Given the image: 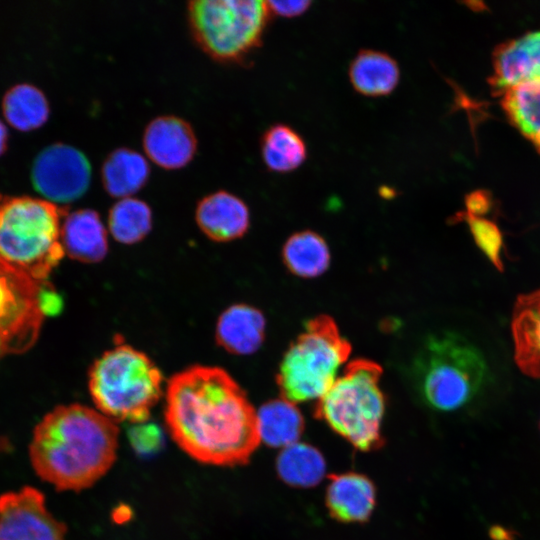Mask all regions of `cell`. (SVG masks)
I'll return each instance as SVG.
<instances>
[{"label": "cell", "instance_id": "ba28073f", "mask_svg": "<svg viewBox=\"0 0 540 540\" xmlns=\"http://www.w3.org/2000/svg\"><path fill=\"white\" fill-rule=\"evenodd\" d=\"M350 351V344L330 317L309 320L280 364L277 383L283 398L295 403L323 397Z\"/></svg>", "mask_w": 540, "mask_h": 540}, {"label": "cell", "instance_id": "cb8c5ba5", "mask_svg": "<svg viewBox=\"0 0 540 540\" xmlns=\"http://www.w3.org/2000/svg\"><path fill=\"white\" fill-rule=\"evenodd\" d=\"M501 95L510 121L540 151V81L517 85Z\"/></svg>", "mask_w": 540, "mask_h": 540}, {"label": "cell", "instance_id": "44dd1931", "mask_svg": "<svg viewBox=\"0 0 540 540\" xmlns=\"http://www.w3.org/2000/svg\"><path fill=\"white\" fill-rule=\"evenodd\" d=\"M265 166L276 173H288L299 168L307 159V146L292 127L277 123L270 126L260 141Z\"/></svg>", "mask_w": 540, "mask_h": 540}, {"label": "cell", "instance_id": "e0dca14e", "mask_svg": "<svg viewBox=\"0 0 540 540\" xmlns=\"http://www.w3.org/2000/svg\"><path fill=\"white\" fill-rule=\"evenodd\" d=\"M375 487L366 476L347 472L333 475L326 491L331 515L343 522L367 520L375 506Z\"/></svg>", "mask_w": 540, "mask_h": 540}, {"label": "cell", "instance_id": "4316f807", "mask_svg": "<svg viewBox=\"0 0 540 540\" xmlns=\"http://www.w3.org/2000/svg\"><path fill=\"white\" fill-rule=\"evenodd\" d=\"M152 227V212L141 199H118L109 210L108 228L115 240L134 244L144 239Z\"/></svg>", "mask_w": 540, "mask_h": 540}, {"label": "cell", "instance_id": "6da1fadb", "mask_svg": "<svg viewBox=\"0 0 540 540\" xmlns=\"http://www.w3.org/2000/svg\"><path fill=\"white\" fill-rule=\"evenodd\" d=\"M165 422L178 447L203 464L243 465L261 442L257 412L219 367L195 365L172 376Z\"/></svg>", "mask_w": 540, "mask_h": 540}, {"label": "cell", "instance_id": "d6986e66", "mask_svg": "<svg viewBox=\"0 0 540 540\" xmlns=\"http://www.w3.org/2000/svg\"><path fill=\"white\" fill-rule=\"evenodd\" d=\"M354 90L364 96L381 97L392 93L400 81V68L389 54L362 49L352 59L348 69Z\"/></svg>", "mask_w": 540, "mask_h": 540}, {"label": "cell", "instance_id": "d4e9b609", "mask_svg": "<svg viewBox=\"0 0 540 540\" xmlns=\"http://www.w3.org/2000/svg\"><path fill=\"white\" fill-rule=\"evenodd\" d=\"M283 259L292 273L311 278L327 269L330 253L321 236L312 231H301L293 234L284 244Z\"/></svg>", "mask_w": 540, "mask_h": 540}, {"label": "cell", "instance_id": "7402d4cb", "mask_svg": "<svg viewBox=\"0 0 540 540\" xmlns=\"http://www.w3.org/2000/svg\"><path fill=\"white\" fill-rule=\"evenodd\" d=\"M257 420L260 440L276 448L296 443L304 426L298 408L285 398L262 405L257 412Z\"/></svg>", "mask_w": 540, "mask_h": 540}, {"label": "cell", "instance_id": "d6a6232c", "mask_svg": "<svg viewBox=\"0 0 540 540\" xmlns=\"http://www.w3.org/2000/svg\"><path fill=\"white\" fill-rule=\"evenodd\" d=\"M539 429H540V421H539Z\"/></svg>", "mask_w": 540, "mask_h": 540}, {"label": "cell", "instance_id": "9c48e42d", "mask_svg": "<svg viewBox=\"0 0 540 540\" xmlns=\"http://www.w3.org/2000/svg\"><path fill=\"white\" fill-rule=\"evenodd\" d=\"M47 285L0 262V356L23 353L35 344L45 316Z\"/></svg>", "mask_w": 540, "mask_h": 540}, {"label": "cell", "instance_id": "83f0119b", "mask_svg": "<svg viewBox=\"0 0 540 540\" xmlns=\"http://www.w3.org/2000/svg\"><path fill=\"white\" fill-rule=\"evenodd\" d=\"M457 222L463 221L467 224L476 246L490 261V263L500 272L504 270L502 260L503 234L498 225L485 217H476L460 212L454 216Z\"/></svg>", "mask_w": 540, "mask_h": 540}, {"label": "cell", "instance_id": "4dcf8cb0", "mask_svg": "<svg viewBox=\"0 0 540 540\" xmlns=\"http://www.w3.org/2000/svg\"><path fill=\"white\" fill-rule=\"evenodd\" d=\"M466 213L476 217H484L492 208L491 195L484 190H476L465 198Z\"/></svg>", "mask_w": 540, "mask_h": 540}, {"label": "cell", "instance_id": "603a6c76", "mask_svg": "<svg viewBox=\"0 0 540 540\" xmlns=\"http://www.w3.org/2000/svg\"><path fill=\"white\" fill-rule=\"evenodd\" d=\"M2 109L5 122L21 131L42 126L50 111L44 93L28 83L11 87L3 98Z\"/></svg>", "mask_w": 540, "mask_h": 540}, {"label": "cell", "instance_id": "484cf974", "mask_svg": "<svg viewBox=\"0 0 540 540\" xmlns=\"http://www.w3.org/2000/svg\"><path fill=\"white\" fill-rule=\"evenodd\" d=\"M276 467L284 482L303 488L318 484L326 471L322 454L316 448L298 442L282 449Z\"/></svg>", "mask_w": 540, "mask_h": 540}, {"label": "cell", "instance_id": "7a4b0ae2", "mask_svg": "<svg viewBox=\"0 0 540 540\" xmlns=\"http://www.w3.org/2000/svg\"><path fill=\"white\" fill-rule=\"evenodd\" d=\"M118 443L117 422L82 404L60 405L35 426L29 459L56 490L79 492L111 469Z\"/></svg>", "mask_w": 540, "mask_h": 540}, {"label": "cell", "instance_id": "f1b7e54d", "mask_svg": "<svg viewBox=\"0 0 540 540\" xmlns=\"http://www.w3.org/2000/svg\"><path fill=\"white\" fill-rule=\"evenodd\" d=\"M130 440L139 452H151L158 447L161 436L158 428L152 424L139 423L130 431Z\"/></svg>", "mask_w": 540, "mask_h": 540}, {"label": "cell", "instance_id": "5bb4252c", "mask_svg": "<svg viewBox=\"0 0 540 540\" xmlns=\"http://www.w3.org/2000/svg\"><path fill=\"white\" fill-rule=\"evenodd\" d=\"M195 219L201 231L218 242L242 237L250 225V213L246 203L235 194L224 190L204 196L197 203Z\"/></svg>", "mask_w": 540, "mask_h": 540}, {"label": "cell", "instance_id": "ffe728a7", "mask_svg": "<svg viewBox=\"0 0 540 540\" xmlns=\"http://www.w3.org/2000/svg\"><path fill=\"white\" fill-rule=\"evenodd\" d=\"M150 166L146 157L136 150L121 147L110 152L101 167V181L112 197H133L147 183Z\"/></svg>", "mask_w": 540, "mask_h": 540}, {"label": "cell", "instance_id": "8992f818", "mask_svg": "<svg viewBox=\"0 0 540 540\" xmlns=\"http://www.w3.org/2000/svg\"><path fill=\"white\" fill-rule=\"evenodd\" d=\"M380 376L378 364L353 361L316 407L318 418L362 451L378 448L383 441L385 399L379 386Z\"/></svg>", "mask_w": 540, "mask_h": 540}, {"label": "cell", "instance_id": "7c38bea8", "mask_svg": "<svg viewBox=\"0 0 540 540\" xmlns=\"http://www.w3.org/2000/svg\"><path fill=\"white\" fill-rule=\"evenodd\" d=\"M146 157L165 170H177L188 165L197 151V138L192 126L174 115L152 119L142 137Z\"/></svg>", "mask_w": 540, "mask_h": 540}, {"label": "cell", "instance_id": "4fadbf2b", "mask_svg": "<svg viewBox=\"0 0 540 540\" xmlns=\"http://www.w3.org/2000/svg\"><path fill=\"white\" fill-rule=\"evenodd\" d=\"M491 85L502 94L517 85L540 81V30L501 44L493 54Z\"/></svg>", "mask_w": 540, "mask_h": 540}, {"label": "cell", "instance_id": "1f68e13d", "mask_svg": "<svg viewBox=\"0 0 540 540\" xmlns=\"http://www.w3.org/2000/svg\"><path fill=\"white\" fill-rule=\"evenodd\" d=\"M8 137L6 122L0 118V154L4 151Z\"/></svg>", "mask_w": 540, "mask_h": 540}, {"label": "cell", "instance_id": "277c9868", "mask_svg": "<svg viewBox=\"0 0 540 540\" xmlns=\"http://www.w3.org/2000/svg\"><path fill=\"white\" fill-rule=\"evenodd\" d=\"M61 213L44 199L14 197L0 201V262L38 283L63 258Z\"/></svg>", "mask_w": 540, "mask_h": 540}, {"label": "cell", "instance_id": "2e32d148", "mask_svg": "<svg viewBox=\"0 0 540 540\" xmlns=\"http://www.w3.org/2000/svg\"><path fill=\"white\" fill-rule=\"evenodd\" d=\"M61 243L64 252L75 260H102L108 251V239L99 214L87 208L67 214L61 223Z\"/></svg>", "mask_w": 540, "mask_h": 540}, {"label": "cell", "instance_id": "ac0fdd59", "mask_svg": "<svg viewBox=\"0 0 540 540\" xmlns=\"http://www.w3.org/2000/svg\"><path fill=\"white\" fill-rule=\"evenodd\" d=\"M215 335L217 343L226 351L238 355L251 354L263 342L264 316L249 305H232L220 315Z\"/></svg>", "mask_w": 540, "mask_h": 540}, {"label": "cell", "instance_id": "f546056e", "mask_svg": "<svg viewBox=\"0 0 540 540\" xmlns=\"http://www.w3.org/2000/svg\"><path fill=\"white\" fill-rule=\"evenodd\" d=\"M311 1H267L270 15L280 17H296L305 13L311 5Z\"/></svg>", "mask_w": 540, "mask_h": 540}, {"label": "cell", "instance_id": "9a60e30c", "mask_svg": "<svg viewBox=\"0 0 540 540\" xmlns=\"http://www.w3.org/2000/svg\"><path fill=\"white\" fill-rule=\"evenodd\" d=\"M511 331L518 368L526 376L540 379V288L517 297Z\"/></svg>", "mask_w": 540, "mask_h": 540}, {"label": "cell", "instance_id": "52a82bcc", "mask_svg": "<svg viewBox=\"0 0 540 540\" xmlns=\"http://www.w3.org/2000/svg\"><path fill=\"white\" fill-rule=\"evenodd\" d=\"M198 47L221 63H241L261 44L271 16L267 1L195 0L187 6Z\"/></svg>", "mask_w": 540, "mask_h": 540}, {"label": "cell", "instance_id": "30bf717a", "mask_svg": "<svg viewBox=\"0 0 540 540\" xmlns=\"http://www.w3.org/2000/svg\"><path fill=\"white\" fill-rule=\"evenodd\" d=\"M31 180L44 200L55 205L69 203L88 190L91 165L76 147L54 143L36 155L31 167Z\"/></svg>", "mask_w": 540, "mask_h": 540}, {"label": "cell", "instance_id": "8fae6325", "mask_svg": "<svg viewBox=\"0 0 540 540\" xmlns=\"http://www.w3.org/2000/svg\"><path fill=\"white\" fill-rule=\"evenodd\" d=\"M66 532L38 489L25 486L0 495V540H66Z\"/></svg>", "mask_w": 540, "mask_h": 540}, {"label": "cell", "instance_id": "3957f363", "mask_svg": "<svg viewBox=\"0 0 540 540\" xmlns=\"http://www.w3.org/2000/svg\"><path fill=\"white\" fill-rule=\"evenodd\" d=\"M409 376L420 400L438 411H454L472 402L489 379V367L477 347L454 333L429 336L414 356Z\"/></svg>", "mask_w": 540, "mask_h": 540}, {"label": "cell", "instance_id": "5b68a950", "mask_svg": "<svg viewBox=\"0 0 540 540\" xmlns=\"http://www.w3.org/2000/svg\"><path fill=\"white\" fill-rule=\"evenodd\" d=\"M89 392L97 410L115 422H147L162 395V375L143 352L117 344L89 372Z\"/></svg>", "mask_w": 540, "mask_h": 540}]
</instances>
